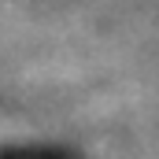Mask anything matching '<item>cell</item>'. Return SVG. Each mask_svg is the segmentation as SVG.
<instances>
[{"label": "cell", "instance_id": "cell-1", "mask_svg": "<svg viewBox=\"0 0 159 159\" xmlns=\"http://www.w3.org/2000/svg\"><path fill=\"white\" fill-rule=\"evenodd\" d=\"M7 159H48V156H30V152H15V156H7Z\"/></svg>", "mask_w": 159, "mask_h": 159}]
</instances>
